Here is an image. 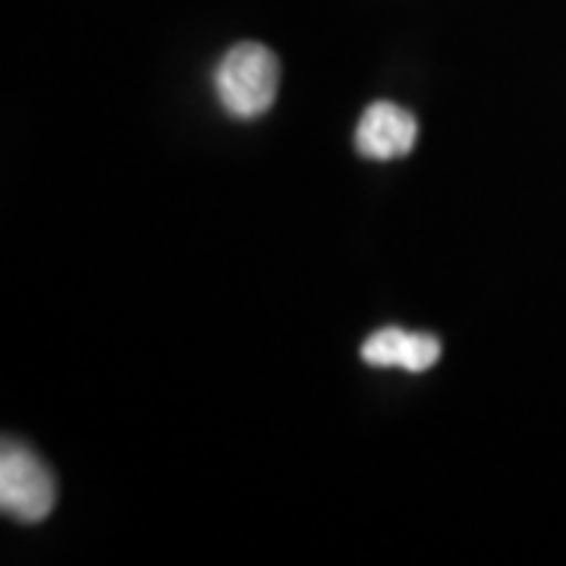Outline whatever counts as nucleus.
Instances as JSON below:
<instances>
[{
	"instance_id": "nucleus-3",
	"label": "nucleus",
	"mask_w": 566,
	"mask_h": 566,
	"mask_svg": "<svg viewBox=\"0 0 566 566\" xmlns=\"http://www.w3.org/2000/svg\"><path fill=\"white\" fill-rule=\"evenodd\" d=\"M416 139H419V123L406 107L394 102L371 104L356 129V148L363 158L371 161L403 158L412 151Z\"/></svg>"
},
{
	"instance_id": "nucleus-2",
	"label": "nucleus",
	"mask_w": 566,
	"mask_h": 566,
	"mask_svg": "<svg viewBox=\"0 0 566 566\" xmlns=\"http://www.w3.org/2000/svg\"><path fill=\"white\" fill-rule=\"evenodd\" d=\"M57 501V485L48 465L22 444H3L0 457V506L20 523H41Z\"/></svg>"
},
{
	"instance_id": "nucleus-1",
	"label": "nucleus",
	"mask_w": 566,
	"mask_h": 566,
	"mask_svg": "<svg viewBox=\"0 0 566 566\" xmlns=\"http://www.w3.org/2000/svg\"><path fill=\"white\" fill-rule=\"evenodd\" d=\"M277 82H281L277 57L255 41L230 48L214 73L218 98L227 107V114L240 120H255L264 111H271L277 98Z\"/></svg>"
},
{
	"instance_id": "nucleus-4",
	"label": "nucleus",
	"mask_w": 566,
	"mask_h": 566,
	"mask_svg": "<svg viewBox=\"0 0 566 566\" xmlns=\"http://www.w3.org/2000/svg\"><path fill=\"white\" fill-rule=\"evenodd\" d=\"M363 359L375 368L428 371L441 359V344L431 334H406L400 327H385L365 340Z\"/></svg>"
}]
</instances>
